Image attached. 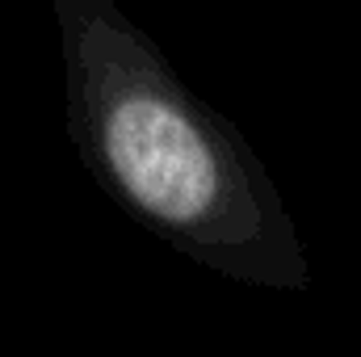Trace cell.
<instances>
[{
  "instance_id": "cell-1",
  "label": "cell",
  "mask_w": 361,
  "mask_h": 357,
  "mask_svg": "<svg viewBox=\"0 0 361 357\" xmlns=\"http://www.w3.org/2000/svg\"><path fill=\"white\" fill-rule=\"evenodd\" d=\"M92 152L114 193L180 257L244 286L307 290L298 227L244 135L135 30H92Z\"/></svg>"
}]
</instances>
